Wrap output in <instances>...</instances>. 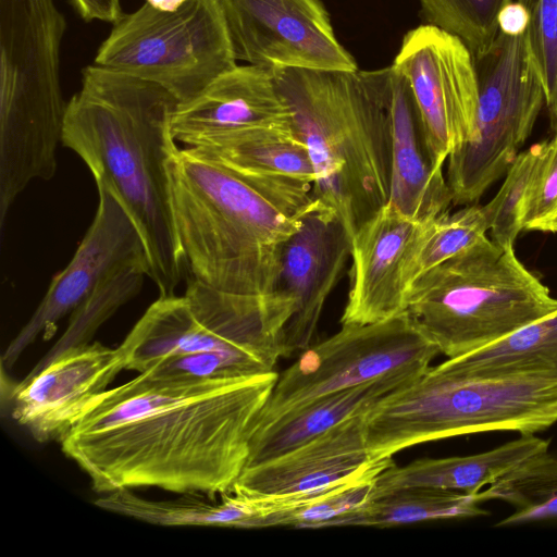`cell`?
Returning <instances> with one entry per match:
<instances>
[{
	"instance_id": "31",
	"label": "cell",
	"mask_w": 557,
	"mask_h": 557,
	"mask_svg": "<svg viewBox=\"0 0 557 557\" xmlns=\"http://www.w3.org/2000/svg\"><path fill=\"white\" fill-rule=\"evenodd\" d=\"M513 0H418L426 24L458 37L474 59L495 41L498 16Z\"/></svg>"
},
{
	"instance_id": "6",
	"label": "cell",
	"mask_w": 557,
	"mask_h": 557,
	"mask_svg": "<svg viewBox=\"0 0 557 557\" xmlns=\"http://www.w3.org/2000/svg\"><path fill=\"white\" fill-rule=\"evenodd\" d=\"M557 422V379H473L429 367L364 413L372 460L418 444L490 431L535 434Z\"/></svg>"
},
{
	"instance_id": "20",
	"label": "cell",
	"mask_w": 557,
	"mask_h": 557,
	"mask_svg": "<svg viewBox=\"0 0 557 557\" xmlns=\"http://www.w3.org/2000/svg\"><path fill=\"white\" fill-rule=\"evenodd\" d=\"M190 150L257 184L312 189L308 149L293 128H256L208 139Z\"/></svg>"
},
{
	"instance_id": "38",
	"label": "cell",
	"mask_w": 557,
	"mask_h": 557,
	"mask_svg": "<svg viewBox=\"0 0 557 557\" xmlns=\"http://www.w3.org/2000/svg\"><path fill=\"white\" fill-rule=\"evenodd\" d=\"M550 232L552 233H557V216L552 225V228H550Z\"/></svg>"
},
{
	"instance_id": "1",
	"label": "cell",
	"mask_w": 557,
	"mask_h": 557,
	"mask_svg": "<svg viewBox=\"0 0 557 557\" xmlns=\"http://www.w3.org/2000/svg\"><path fill=\"white\" fill-rule=\"evenodd\" d=\"M278 374L186 377L151 370L104 391L60 442L95 492L221 494L245 469Z\"/></svg>"
},
{
	"instance_id": "2",
	"label": "cell",
	"mask_w": 557,
	"mask_h": 557,
	"mask_svg": "<svg viewBox=\"0 0 557 557\" xmlns=\"http://www.w3.org/2000/svg\"><path fill=\"white\" fill-rule=\"evenodd\" d=\"M178 100L162 86L90 64L66 106L62 145L124 206L146 247L148 276L159 296L186 274L176 233L168 161L178 149L171 122Z\"/></svg>"
},
{
	"instance_id": "29",
	"label": "cell",
	"mask_w": 557,
	"mask_h": 557,
	"mask_svg": "<svg viewBox=\"0 0 557 557\" xmlns=\"http://www.w3.org/2000/svg\"><path fill=\"white\" fill-rule=\"evenodd\" d=\"M486 231L481 206L446 211L423 221L405 268L407 290L418 277L486 237Z\"/></svg>"
},
{
	"instance_id": "25",
	"label": "cell",
	"mask_w": 557,
	"mask_h": 557,
	"mask_svg": "<svg viewBox=\"0 0 557 557\" xmlns=\"http://www.w3.org/2000/svg\"><path fill=\"white\" fill-rule=\"evenodd\" d=\"M395 465L393 458L375 460L358 476L324 490L284 497L256 498L259 529L290 527L320 529L369 502L379 473Z\"/></svg>"
},
{
	"instance_id": "7",
	"label": "cell",
	"mask_w": 557,
	"mask_h": 557,
	"mask_svg": "<svg viewBox=\"0 0 557 557\" xmlns=\"http://www.w3.org/2000/svg\"><path fill=\"white\" fill-rule=\"evenodd\" d=\"M407 310L447 358L487 347L557 311V299L517 258L484 237L418 277Z\"/></svg>"
},
{
	"instance_id": "15",
	"label": "cell",
	"mask_w": 557,
	"mask_h": 557,
	"mask_svg": "<svg viewBox=\"0 0 557 557\" xmlns=\"http://www.w3.org/2000/svg\"><path fill=\"white\" fill-rule=\"evenodd\" d=\"M350 244L341 220L317 201L285 243L280 292L292 300L294 314L285 330L284 357L310 346L324 306L344 276Z\"/></svg>"
},
{
	"instance_id": "30",
	"label": "cell",
	"mask_w": 557,
	"mask_h": 557,
	"mask_svg": "<svg viewBox=\"0 0 557 557\" xmlns=\"http://www.w3.org/2000/svg\"><path fill=\"white\" fill-rule=\"evenodd\" d=\"M191 317L185 295L159 296L123 341L128 351L126 370L144 372L157 361L175 356Z\"/></svg>"
},
{
	"instance_id": "16",
	"label": "cell",
	"mask_w": 557,
	"mask_h": 557,
	"mask_svg": "<svg viewBox=\"0 0 557 557\" xmlns=\"http://www.w3.org/2000/svg\"><path fill=\"white\" fill-rule=\"evenodd\" d=\"M421 223L387 202L357 228L342 325L380 322L407 310L405 268Z\"/></svg>"
},
{
	"instance_id": "26",
	"label": "cell",
	"mask_w": 557,
	"mask_h": 557,
	"mask_svg": "<svg viewBox=\"0 0 557 557\" xmlns=\"http://www.w3.org/2000/svg\"><path fill=\"white\" fill-rule=\"evenodd\" d=\"M476 494L423 486L393 490L369 499L356 510L337 518L331 527L389 528L401 524L466 519L488 515Z\"/></svg>"
},
{
	"instance_id": "10",
	"label": "cell",
	"mask_w": 557,
	"mask_h": 557,
	"mask_svg": "<svg viewBox=\"0 0 557 557\" xmlns=\"http://www.w3.org/2000/svg\"><path fill=\"white\" fill-rule=\"evenodd\" d=\"M438 354L408 310L380 322L342 325L278 375L257 431L322 396L391 375L421 374Z\"/></svg>"
},
{
	"instance_id": "5",
	"label": "cell",
	"mask_w": 557,
	"mask_h": 557,
	"mask_svg": "<svg viewBox=\"0 0 557 557\" xmlns=\"http://www.w3.org/2000/svg\"><path fill=\"white\" fill-rule=\"evenodd\" d=\"M66 21L55 0H0V225L35 180L58 168L67 102L61 77Z\"/></svg>"
},
{
	"instance_id": "27",
	"label": "cell",
	"mask_w": 557,
	"mask_h": 557,
	"mask_svg": "<svg viewBox=\"0 0 557 557\" xmlns=\"http://www.w3.org/2000/svg\"><path fill=\"white\" fill-rule=\"evenodd\" d=\"M480 503L499 500L511 512L497 528L557 522V450L542 451L476 494Z\"/></svg>"
},
{
	"instance_id": "24",
	"label": "cell",
	"mask_w": 557,
	"mask_h": 557,
	"mask_svg": "<svg viewBox=\"0 0 557 557\" xmlns=\"http://www.w3.org/2000/svg\"><path fill=\"white\" fill-rule=\"evenodd\" d=\"M440 364L456 375L473 379H557V311L487 347Z\"/></svg>"
},
{
	"instance_id": "18",
	"label": "cell",
	"mask_w": 557,
	"mask_h": 557,
	"mask_svg": "<svg viewBox=\"0 0 557 557\" xmlns=\"http://www.w3.org/2000/svg\"><path fill=\"white\" fill-rule=\"evenodd\" d=\"M373 461L363 413L273 459L246 467L232 490L253 498L301 495L349 481Z\"/></svg>"
},
{
	"instance_id": "9",
	"label": "cell",
	"mask_w": 557,
	"mask_h": 557,
	"mask_svg": "<svg viewBox=\"0 0 557 557\" xmlns=\"http://www.w3.org/2000/svg\"><path fill=\"white\" fill-rule=\"evenodd\" d=\"M479 106L473 137L448 157L447 183L454 203H469L503 176L519 154L545 102L529 27L498 35L474 59Z\"/></svg>"
},
{
	"instance_id": "8",
	"label": "cell",
	"mask_w": 557,
	"mask_h": 557,
	"mask_svg": "<svg viewBox=\"0 0 557 557\" xmlns=\"http://www.w3.org/2000/svg\"><path fill=\"white\" fill-rule=\"evenodd\" d=\"M113 25L94 63L156 83L180 103L237 65L216 0H187L173 12L145 2Z\"/></svg>"
},
{
	"instance_id": "34",
	"label": "cell",
	"mask_w": 557,
	"mask_h": 557,
	"mask_svg": "<svg viewBox=\"0 0 557 557\" xmlns=\"http://www.w3.org/2000/svg\"><path fill=\"white\" fill-rule=\"evenodd\" d=\"M557 216V133L542 143L523 205L525 230L550 232Z\"/></svg>"
},
{
	"instance_id": "35",
	"label": "cell",
	"mask_w": 557,
	"mask_h": 557,
	"mask_svg": "<svg viewBox=\"0 0 557 557\" xmlns=\"http://www.w3.org/2000/svg\"><path fill=\"white\" fill-rule=\"evenodd\" d=\"M86 22L100 21L115 24L124 13L121 0H70Z\"/></svg>"
},
{
	"instance_id": "4",
	"label": "cell",
	"mask_w": 557,
	"mask_h": 557,
	"mask_svg": "<svg viewBox=\"0 0 557 557\" xmlns=\"http://www.w3.org/2000/svg\"><path fill=\"white\" fill-rule=\"evenodd\" d=\"M306 145L312 197L350 240L389 199L391 66L380 70H271Z\"/></svg>"
},
{
	"instance_id": "17",
	"label": "cell",
	"mask_w": 557,
	"mask_h": 557,
	"mask_svg": "<svg viewBox=\"0 0 557 557\" xmlns=\"http://www.w3.org/2000/svg\"><path fill=\"white\" fill-rule=\"evenodd\" d=\"M173 137L189 147L230 133L293 128L292 112L270 69L236 65L194 99L178 103Z\"/></svg>"
},
{
	"instance_id": "14",
	"label": "cell",
	"mask_w": 557,
	"mask_h": 557,
	"mask_svg": "<svg viewBox=\"0 0 557 557\" xmlns=\"http://www.w3.org/2000/svg\"><path fill=\"white\" fill-rule=\"evenodd\" d=\"M95 218L67 265L57 273L29 320L2 355L11 368L39 336L52 337L58 323L79 305L89 292L117 267L146 258L144 239L133 219L103 184L97 183Z\"/></svg>"
},
{
	"instance_id": "3",
	"label": "cell",
	"mask_w": 557,
	"mask_h": 557,
	"mask_svg": "<svg viewBox=\"0 0 557 557\" xmlns=\"http://www.w3.org/2000/svg\"><path fill=\"white\" fill-rule=\"evenodd\" d=\"M187 278L214 290L274 298L282 251L314 205L312 193L257 184L177 149L168 161Z\"/></svg>"
},
{
	"instance_id": "23",
	"label": "cell",
	"mask_w": 557,
	"mask_h": 557,
	"mask_svg": "<svg viewBox=\"0 0 557 557\" xmlns=\"http://www.w3.org/2000/svg\"><path fill=\"white\" fill-rule=\"evenodd\" d=\"M95 505L156 525L258 529L256 500L233 490L220 495L184 493L166 500L146 499L132 490H119L97 498Z\"/></svg>"
},
{
	"instance_id": "36",
	"label": "cell",
	"mask_w": 557,
	"mask_h": 557,
	"mask_svg": "<svg viewBox=\"0 0 557 557\" xmlns=\"http://www.w3.org/2000/svg\"><path fill=\"white\" fill-rule=\"evenodd\" d=\"M530 24V10L521 1L507 4L498 16L499 32L508 35H519L525 32Z\"/></svg>"
},
{
	"instance_id": "32",
	"label": "cell",
	"mask_w": 557,
	"mask_h": 557,
	"mask_svg": "<svg viewBox=\"0 0 557 557\" xmlns=\"http://www.w3.org/2000/svg\"><path fill=\"white\" fill-rule=\"evenodd\" d=\"M542 143L519 152L506 172L495 197L483 207L492 240L502 248H512L523 230V205L528 183L541 151Z\"/></svg>"
},
{
	"instance_id": "21",
	"label": "cell",
	"mask_w": 557,
	"mask_h": 557,
	"mask_svg": "<svg viewBox=\"0 0 557 557\" xmlns=\"http://www.w3.org/2000/svg\"><path fill=\"white\" fill-rule=\"evenodd\" d=\"M548 447L549 442L544 438L521 434L483 453L419 459L403 467L393 465L379 473L371 497L409 486L478 494Z\"/></svg>"
},
{
	"instance_id": "37",
	"label": "cell",
	"mask_w": 557,
	"mask_h": 557,
	"mask_svg": "<svg viewBox=\"0 0 557 557\" xmlns=\"http://www.w3.org/2000/svg\"><path fill=\"white\" fill-rule=\"evenodd\" d=\"M187 0H146L152 8L163 11L173 12L180 9Z\"/></svg>"
},
{
	"instance_id": "19",
	"label": "cell",
	"mask_w": 557,
	"mask_h": 557,
	"mask_svg": "<svg viewBox=\"0 0 557 557\" xmlns=\"http://www.w3.org/2000/svg\"><path fill=\"white\" fill-rule=\"evenodd\" d=\"M391 186L388 203L423 222L448 211L453 196L443 170L425 147L416 103L405 77L391 65Z\"/></svg>"
},
{
	"instance_id": "13",
	"label": "cell",
	"mask_w": 557,
	"mask_h": 557,
	"mask_svg": "<svg viewBox=\"0 0 557 557\" xmlns=\"http://www.w3.org/2000/svg\"><path fill=\"white\" fill-rule=\"evenodd\" d=\"M127 364L123 343L67 348L13 386L11 416L35 441L60 443Z\"/></svg>"
},
{
	"instance_id": "28",
	"label": "cell",
	"mask_w": 557,
	"mask_h": 557,
	"mask_svg": "<svg viewBox=\"0 0 557 557\" xmlns=\"http://www.w3.org/2000/svg\"><path fill=\"white\" fill-rule=\"evenodd\" d=\"M145 276H148L146 258L126 262L109 273L71 312L63 334L35 367L67 348L90 343L99 327L140 293Z\"/></svg>"
},
{
	"instance_id": "22",
	"label": "cell",
	"mask_w": 557,
	"mask_h": 557,
	"mask_svg": "<svg viewBox=\"0 0 557 557\" xmlns=\"http://www.w3.org/2000/svg\"><path fill=\"white\" fill-rule=\"evenodd\" d=\"M418 375L386 376L322 396L282 414L255 433L246 467L273 459L349 418L366 413L387 394Z\"/></svg>"
},
{
	"instance_id": "12",
	"label": "cell",
	"mask_w": 557,
	"mask_h": 557,
	"mask_svg": "<svg viewBox=\"0 0 557 557\" xmlns=\"http://www.w3.org/2000/svg\"><path fill=\"white\" fill-rule=\"evenodd\" d=\"M233 53L274 69L357 70L321 0H216Z\"/></svg>"
},
{
	"instance_id": "33",
	"label": "cell",
	"mask_w": 557,
	"mask_h": 557,
	"mask_svg": "<svg viewBox=\"0 0 557 557\" xmlns=\"http://www.w3.org/2000/svg\"><path fill=\"white\" fill-rule=\"evenodd\" d=\"M521 1L530 10V40L542 76L552 127L557 133V0Z\"/></svg>"
},
{
	"instance_id": "11",
	"label": "cell",
	"mask_w": 557,
	"mask_h": 557,
	"mask_svg": "<svg viewBox=\"0 0 557 557\" xmlns=\"http://www.w3.org/2000/svg\"><path fill=\"white\" fill-rule=\"evenodd\" d=\"M392 66L409 85L430 159L443 170L449 154L475 133L474 57L458 37L423 24L404 36Z\"/></svg>"
}]
</instances>
